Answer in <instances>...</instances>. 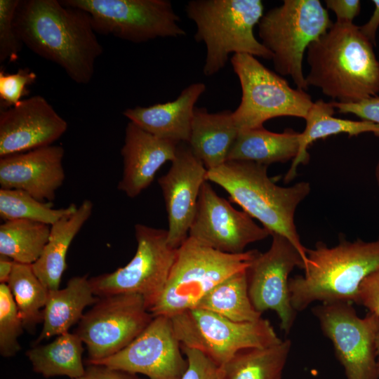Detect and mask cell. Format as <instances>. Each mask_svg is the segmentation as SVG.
Wrapping results in <instances>:
<instances>
[{
	"label": "cell",
	"mask_w": 379,
	"mask_h": 379,
	"mask_svg": "<svg viewBox=\"0 0 379 379\" xmlns=\"http://www.w3.org/2000/svg\"><path fill=\"white\" fill-rule=\"evenodd\" d=\"M14 26L23 45L60 66L74 82L91 81L103 48L85 11L58 0L20 1Z\"/></svg>",
	"instance_id": "1"
},
{
	"label": "cell",
	"mask_w": 379,
	"mask_h": 379,
	"mask_svg": "<svg viewBox=\"0 0 379 379\" xmlns=\"http://www.w3.org/2000/svg\"><path fill=\"white\" fill-rule=\"evenodd\" d=\"M373 45L354 23L333 22L307 49V84L341 103L379 93V61Z\"/></svg>",
	"instance_id": "2"
},
{
	"label": "cell",
	"mask_w": 379,
	"mask_h": 379,
	"mask_svg": "<svg viewBox=\"0 0 379 379\" xmlns=\"http://www.w3.org/2000/svg\"><path fill=\"white\" fill-rule=\"evenodd\" d=\"M267 166L248 161L228 160L207 170L206 180L222 187L232 202L272 234L288 239L302 256L305 268L307 248L300 241L294 216L298 205L309 195L308 182L277 185L267 175Z\"/></svg>",
	"instance_id": "3"
},
{
	"label": "cell",
	"mask_w": 379,
	"mask_h": 379,
	"mask_svg": "<svg viewBox=\"0 0 379 379\" xmlns=\"http://www.w3.org/2000/svg\"><path fill=\"white\" fill-rule=\"evenodd\" d=\"M379 268V238L371 241L340 239L338 245L322 241L307 248L303 276L290 278L291 302L298 312L312 302H355L363 279Z\"/></svg>",
	"instance_id": "4"
},
{
	"label": "cell",
	"mask_w": 379,
	"mask_h": 379,
	"mask_svg": "<svg viewBox=\"0 0 379 379\" xmlns=\"http://www.w3.org/2000/svg\"><path fill=\"white\" fill-rule=\"evenodd\" d=\"M185 11L197 26L194 38L206 47L205 76L221 70L230 53L272 59L270 51L253 33L264 14L260 0H192Z\"/></svg>",
	"instance_id": "5"
},
{
	"label": "cell",
	"mask_w": 379,
	"mask_h": 379,
	"mask_svg": "<svg viewBox=\"0 0 379 379\" xmlns=\"http://www.w3.org/2000/svg\"><path fill=\"white\" fill-rule=\"evenodd\" d=\"M258 252L225 253L188 237L178 248L165 288L149 311L153 317H173L196 308L218 284L247 269Z\"/></svg>",
	"instance_id": "6"
},
{
	"label": "cell",
	"mask_w": 379,
	"mask_h": 379,
	"mask_svg": "<svg viewBox=\"0 0 379 379\" xmlns=\"http://www.w3.org/2000/svg\"><path fill=\"white\" fill-rule=\"evenodd\" d=\"M333 24L319 0H284L263 14L258 24V35L272 55L276 72L291 77L297 88L306 91L305 52Z\"/></svg>",
	"instance_id": "7"
},
{
	"label": "cell",
	"mask_w": 379,
	"mask_h": 379,
	"mask_svg": "<svg viewBox=\"0 0 379 379\" xmlns=\"http://www.w3.org/2000/svg\"><path fill=\"white\" fill-rule=\"evenodd\" d=\"M231 64L242 93L241 102L232 112L239 131L262 127L275 117L305 119L314 103L305 91L293 88L253 55L234 54Z\"/></svg>",
	"instance_id": "8"
},
{
	"label": "cell",
	"mask_w": 379,
	"mask_h": 379,
	"mask_svg": "<svg viewBox=\"0 0 379 379\" xmlns=\"http://www.w3.org/2000/svg\"><path fill=\"white\" fill-rule=\"evenodd\" d=\"M135 253L124 267L89 279L93 293L100 297L138 294L149 310L162 293L176 258L178 248L168 242L167 230L135 225Z\"/></svg>",
	"instance_id": "9"
},
{
	"label": "cell",
	"mask_w": 379,
	"mask_h": 379,
	"mask_svg": "<svg viewBox=\"0 0 379 379\" xmlns=\"http://www.w3.org/2000/svg\"><path fill=\"white\" fill-rule=\"evenodd\" d=\"M171 318L181 346L200 351L221 366L242 350L266 347L282 340L263 318L237 322L199 308Z\"/></svg>",
	"instance_id": "10"
},
{
	"label": "cell",
	"mask_w": 379,
	"mask_h": 379,
	"mask_svg": "<svg viewBox=\"0 0 379 379\" xmlns=\"http://www.w3.org/2000/svg\"><path fill=\"white\" fill-rule=\"evenodd\" d=\"M85 11L94 30L132 43L185 36L168 0H61Z\"/></svg>",
	"instance_id": "11"
},
{
	"label": "cell",
	"mask_w": 379,
	"mask_h": 379,
	"mask_svg": "<svg viewBox=\"0 0 379 379\" xmlns=\"http://www.w3.org/2000/svg\"><path fill=\"white\" fill-rule=\"evenodd\" d=\"M332 343L347 379H378L376 336L379 317H359L350 302H322L312 309Z\"/></svg>",
	"instance_id": "12"
},
{
	"label": "cell",
	"mask_w": 379,
	"mask_h": 379,
	"mask_svg": "<svg viewBox=\"0 0 379 379\" xmlns=\"http://www.w3.org/2000/svg\"><path fill=\"white\" fill-rule=\"evenodd\" d=\"M153 317L140 295L100 297L93 307L83 314L75 333L87 348V361H97L126 347Z\"/></svg>",
	"instance_id": "13"
},
{
	"label": "cell",
	"mask_w": 379,
	"mask_h": 379,
	"mask_svg": "<svg viewBox=\"0 0 379 379\" xmlns=\"http://www.w3.org/2000/svg\"><path fill=\"white\" fill-rule=\"evenodd\" d=\"M270 248L258 252L247 269L248 294L254 308L261 314L276 312L281 329L290 333L297 315L291 302L289 274L305 264L296 248L286 237L272 234Z\"/></svg>",
	"instance_id": "14"
},
{
	"label": "cell",
	"mask_w": 379,
	"mask_h": 379,
	"mask_svg": "<svg viewBox=\"0 0 379 379\" xmlns=\"http://www.w3.org/2000/svg\"><path fill=\"white\" fill-rule=\"evenodd\" d=\"M171 317H154L149 325L126 347L105 359L87 361L149 379H181L187 367Z\"/></svg>",
	"instance_id": "15"
},
{
	"label": "cell",
	"mask_w": 379,
	"mask_h": 379,
	"mask_svg": "<svg viewBox=\"0 0 379 379\" xmlns=\"http://www.w3.org/2000/svg\"><path fill=\"white\" fill-rule=\"evenodd\" d=\"M271 235L246 212L234 208L207 182L203 184L188 237L216 251L238 254Z\"/></svg>",
	"instance_id": "16"
},
{
	"label": "cell",
	"mask_w": 379,
	"mask_h": 379,
	"mask_svg": "<svg viewBox=\"0 0 379 379\" xmlns=\"http://www.w3.org/2000/svg\"><path fill=\"white\" fill-rule=\"evenodd\" d=\"M206 173L207 169L188 144L181 142L168 171L158 179L168 216V242L174 248L188 238Z\"/></svg>",
	"instance_id": "17"
},
{
	"label": "cell",
	"mask_w": 379,
	"mask_h": 379,
	"mask_svg": "<svg viewBox=\"0 0 379 379\" xmlns=\"http://www.w3.org/2000/svg\"><path fill=\"white\" fill-rule=\"evenodd\" d=\"M67 127L43 96L22 99L0 112V157L51 145Z\"/></svg>",
	"instance_id": "18"
},
{
	"label": "cell",
	"mask_w": 379,
	"mask_h": 379,
	"mask_svg": "<svg viewBox=\"0 0 379 379\" xmlns=\"http://www.w3.org/2000/svg\"><path fill=\"white\" fill-rule=\"evenodd\" d=\"M65 149L49 145L0 159L1 189L24 191L39 201L51 202L65 179Z\"/></svg>",
	"instance_id": "19"
},
{
	"label": "cell",
	"mask_w": 379,
	"mask_h": 379,
	"mask_svg": "<svg viewBox=\"0 0 379 379\" xmlns=\"http://www.w3.org/2000/svg\"><path fill=\"white\" fill-rule=\"evenodd\" d=\"M178 144L157 137L128 121L121 149L124 170L118 190L130 198L138 197L151 185L163 164L173 161Z\"/></svg>",
	"instance_id": "20"
},
{
	"label": "cell",
	"mask_w": 379,
	"mask_h": 379,
	"mask_svg": "<svg viewBox=\"0 0 379 379\" xmlns=\"http://www.w3.org/2000/svg\"><path fill=\"white\" fill-rule=\"evenodd\" d=\"M206 89L202 82L192 83L173 101L127 108L123 115L157 137L178 143H188L195 104Z\"/></svg>",
	"instance_id": "21"
},
{
	"label": "cell",
	"mask_w": 379,
	"mask_h": 379,
	"mask_svg": "<svg viewBox=\"0 0 379 379\" xmlns=\"http://www.w3.org/2000/svg\"><path fill=\"white\" fill-rule=\"evenodd\" d=\"M232 112L226 109L209 113L204 107H195L187 144L207 170L215 168L228 160L239 133Z\"/></svg>",
	"instance_id": "22"
},
{
	"label": "cell",
	"mask_w": 379,
	"mask_h": 379,
	"mask_svg": "<svg viewBox=\"0 0 379 379\" xmlns=\"http://www.w3.org/2000/svg\"><path fill=\"white\" fill-rule=\"evenodd\" d=\"M93 208V202L85 199L73 213L51 226L48 242L39 259L32 265L35 274L48 291L59 288L67 267L69 247L89 219Z\"/></svg>",
	"instance_id": "23"
},
{
	"label": "cell",
	"mask_w": 379,
	"mask_h": 379,
	"mask_svg": "<svg viewBox=\"0 0 379 379\" xmlns=\"http://www.w3.org/2000/svg\"><path fill=\"white\" fill-rule=\"evenodd\" d=\"M87 276L71 278L65 288L50 290L43 310V327L36 343L68 332L79 322L86 307L94 305V297Z\"/></svg>",
	"instance_id": "24"
},
{
	"label": "cell",
	"mask_w": 379,
	"mask_h": 379,
	"mask_svg": "<svg viewBox=\"0 0 379 379\" xmlns=\"http://www.w3.org/2000/svg\"><path fill=\"white\" fill-rule=\"evenodd\" d=\"M335 107L331 102L318 100L313 103L305 119V130L300 133L298 154L284 178L286 183L294 179L300 164H307L309 162L307 148L319 139H325L340 133H346L352 137L373 133L379 137V125L366 120L353 121L335 118L333 117Z\"/></svg>",
	"instance_id": "25"
},
{
	"label": "cell",
	"mask_w": 379,
	"mask_h": 379,
	"mask_svg": "<svg viewBox=\"0 0 379 379\" xmlns=\"http://www.w3.org/2000/svg\"><path fill=\"white\" fill-rule=\"evenodd\" d=\"M299 137L300 133L291 128L282 133L272 132L263 126L239 131L228 160L253 161L267 166L293 161L298 154Z\"/></svg>",
	"instance_id": "26"
},
{
	"label": "cell",
	"mask_w": 379,
	"mask_h": 379,
	"mask_svg": "<svg viewBox=\"0 0 379 379\" xmlns=\"http://www.w3.org/2000/svg\"><path fill=\"white\" fill-rule=\"evenodd\" d=\"M83 343L75 333L68 331L48 344L29 349L26 354L33 370L46 378L63 375L77 379L86 373Z\"/></svg>",
	"instance_id": "27"
},
{
	"label": "cell",
	"mask_w": 379,
	"mask_h": 379,
	"mask_svg": "<svg viewBox=\"0 0 379 379\" xmlns=\"http://www.w3.org/2000/svg\"><path fill=\"white\" fill-rule=\"evenodd\" d=\"M289 339L238 352L223 366V379H281L291 350Z\"/></svg>",
	"instance_id": "28"
},
{
	"label": "cell",
	"mask_w": 379,
	"mask_h": 379,
	"mask_svg": "<svg viewBox=\"0 0 379 379\" xmlns=\"http://www.w3.org/2000/svg\"><path fill=\"white\" fill-rule=\"evenodd\" d=\"M247 269L236 272L218 284L200 300L196 308L237 322L260 319L262 314L254 308L249 297Z\"/></svg>",
	"instance_id": "29"
},
{
	"label": "cell",
	"mask_w": 379,
	"mask_h": 379,
	"mask_svg": "<svg viewBox=\"0 0 379 379\" xmlns=\"http://www.w3.org/2000/svg\"><path fill=\"white\" fill-rule=\"evenodd\" d=\"M51 226L32 220H13L0 225V255L14 262L32 265L48 242Z\"/></svg>",
	"instance_id": "30"
},
{
	"label": "cell",
	"mask_w": 379,
	"mask_h": 379,
	"mask_svg": "<svg viewBox=\"0 0 379 379\" xmlns=\"http://www.w3.org/2000/svg\"><path fill=\"white\" fill-rule=\"evenodd\" d=\"M7 285L18 307L24 328L32 330L43 320L48 290L35 274L32 265L14 262Z\"/></svg>",
	"instance_id": "31"
},
{
	"label": "cell",
	"mask_w": 379,
	"mask_h": 379,
	"mask_svg": "<svg viewBox=\"0 0 379 379\" xmlns=\"http://www.w3.org/2000/svg\"><path fill=\"white\" fill-rule=\"evenodd\" d=\"M77 208L75 204H71L66 208L55 209L24 191L0 190V216L5 221L27 220L51 226Z\"/></svg>",
	"instance_id": "32"
},
{
	"label": "cell",
	"mask_w": 379,
	"mask_h": 379,
	"mask_svg": "<svg viewBox=\"0 0 379 379\" xmlns=\"http://www.w3.org/2000/svg\"><path fill=\"white\" fill-rule=\"evenodd\" d=\"M24 328L17 305L7 284H0V353L15 355L20 349L18 338Z\"/></svg>",
	"instance_id": "33"
},
{
	"label": "cell",
	"mask_w": 379,
	"mask_h": 379,
	"mask_svg": "<svg viewBox=\"0 0 379 379\" xmlns=\"http://www.w3.org/2000/svg\"><path fill=\"white\" fill-rule=\"evenodd\" d=\"M20 0H0V62H15L23 44L14 26Z\"/></svg>",
	"instance_id": "34"
},
{
	"label": "cell",
	"mask_w": 379,
	"mask_h": 379,
	"mask_svg": "<svg viewBox=\"0 0 379 379\" xmlns=\"http://www.w3.org/2000/svg\"><path fill=\"white\" fill-rule=\"evenodd\" d=\"M36 74L28 68L19 69L15 73L0 71V100L6 107L15 106L25 95L27 86L34 83Z\"/></svg>",
	"instance_id": "35"
},
{
	"label": "cell",
	"mask_w": 379,
	"mask_h": 379,
	"mask_svg": "<svg viewBox=\"0 0 379 379\" xmlns=\"http://www.w3.org/2000/svg\"><path fill=\"white\" fill-rule=\"evenodd\" d=\"M187 367L181 379H223V366L216 364L199 350L181 346Z\"/></svg>",
	"instance_id": "36"
},
{
	"label": "cell",
	"mask_w": 379,
	"mask_h": 379,
	"mask_svg": "<svg viewBox=\"0 0 379 379\" xmlns=\"http://www.w3.org/2000/svg\"><path fill=\"white\" fill-rule=\"evenodd\" d=\"M354 303L365 307L370 313L379 317V268L361 282Z\"/></svg>",
	"instance_id": "37"
},
{
	"label": "cell",
	"mask_w": 379,
	"mask_h": 379,
	"mask_svg": "<svg viewBox=\"0 0 379 379\" xmlns=\"http://www.w3.org/2000/svg\"><path fill=\"white\" fill-rule=\"evenodd\" d=\"M339 113L353 114L361 120L379 125V96H373L354 103L331 102Z\"/></svg>",
	"instance_id": "38"
},
{
	"label": "cell",
	"mask_w": 379,
	"mask_h": 379,
	"mask_svg": "<svg viewBox=\"0 0 379 379\" xmlns=\"http://www.w3.org/2000/svg\"><path fill=\"white\" fill-rule=\"evenodd\" d=\"M325 4L335 13V22L339 23H353L361 10V1L358 0H326Z\"/></svg>",
	"instance_id": "39"
},
{
	"label": "cell",
	"mask_w": 379,
	"mask_h": 379,
	"mask_svg": "<svg viewBox=\"0 0 379 379\" xmlns=\"http://www.w3.org/2000/svg\"><path fill=\"white\" fill-rule=\"evenodd\" d=\"M84 379H142L137 375L101 365H88Z\"/></svg>",
	"instance_id": "40"
},
{
	"label": "cell",
	"mask_w": 379,
	"mask_h": 379,
	"mask_svg": "<svg viewBox=\"0 0 379 379\" xmlns=\"http://www.w3.org/2000/svg\"><path fill=\"white\" fill-rule=\"evenodd\" d=\"M372 2L375 6L373 13L366 23L359 26V29L361 33L375 46H376V32L379 27V0H373Z\"/></svg>",
	"instance_id": "41"
},
{
	"label": "cell",
	"mask_w": 379,
	"mask_h": 379,
	"mask_svg": "<svg viewBox=\"0 0 379 379\" xmlns=\"http://www.w3.org/2000/svg\"><path fill=\"white\" fill-rule=\"evenodd\" d=\"M14 261L10 258L0 255V282L7 284L11 274Z\"/></svg>",
	"instance_id": "42"
},
{
	"label": "cell",
	"mask_w": 379,
	"mask_h": 379,
	"mask_svg": "<svg viewBox=\"0 0 379 379\" xmlns=\"http://www.w3.org/2000/svg\"><path fill=\"white\" fill-rule=\"evenodd\" d=\"M375 177L378 186L379 187V157H378V162L375 166Z\"/></svg>",
	"instance_id": "43"
},
{
	"label": "cell",
	"mask_w": 379,
	"mask_h": 379,
	"mask_svg": "<svg viewBox=\"0 0 379 379\" xmlns=\"http://www.w3.org/2000/svg\"><path fill=\"white\" fill-rule=\"evenodd\" d=\"M375 351L378 359L379 360V331L376 336V340H375Z\"/></svg>",
	"instance_id": "44"
},
{
	"label": "cell",
	"mask_w": 379,
	"mask_h": 379,
	"mask_svg": "<svg viewBox=\"0 0 379 379\" xmlns=\"http://www.w3.org/2000/svg\"><path fill=\"white\" fill-rule=\"evenodd\" d=\"M378 375L379 377V360L378 361Z\"/></svg>",
	"instance_id": "45"
},
{
	"label": "cell",
	"mask_w": 379,
	"mask_h": 379,
	"mask_svg": "<svg viewBox=\"0 0 379 379\" xmlns=\"http://www.w3.org/2000/svg\"><path fill=\"white\" fill-rule=\"evenodd\" d=\"M77 379H84V378L81 377V378H77Z\"/></svg>",
	"instance_id": "46"
}]
</instances>
